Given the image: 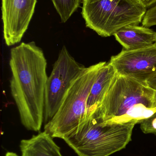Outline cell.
Instances as JSON below:
<instances>
[{
	"label": "cell",
	"mask_w": 156,
	"mask_h": 156,
	"mask_svg": "<svg viewBox=\"0 0 156 156\" xmlns=\"http://www.w3.org/2000/svg\"><path fill=\"white\" fill-rule=\"evenodd\" d=\"M47 66L43 50L35 42H23L11 49V94L22 124L34 132L40 131L44 122Z\"/></svg>",
	"instance_id": "6da1fadb"
},
{
	"label": "cell",
	"mask_w": 156,
	"mask_h": 156,
	"mask_svg": "<svg viewBox=\"0 0 156 156\" xmlns=\"http://www.w3.org/2000/svg\"><path fill=\"white\" fill-rule=\"evenodd\" d=\"M95 112L107 123L140 124L156 112V90L146 82L116 74Z\"/></svg>",
	"instance_id": "7a4b0ae2"
},
{
	"label": "cell",
	"mask_w": 156,
	"mask_h": 156,
	"mask_svg": "<svg viewBox=\"0 0 156 156\" xmlns=\"http://www.w3.org/2000/svg\"><path fill=\"white\" fill-rule=\"evenodd\" d=\"M135 125L107 123L94 112L63 140L79 156H110L126 147Z\"/></svg>",
	"instance_id": "3957f363"
},
{
	"label": "cell",
	"mask_w": 156,
	"mask_h": 156,
	"mask_svg": "<svg viewBox=\"0 0 156 156\" xmlns=\"http://www.w3.org/2000/svg\"><path fill=\"white\" fill-rule=\"evenodd\" d=\"M81 14L86 27L108 37L124 27L139 25L147 9L140 0H82Z\"/></svg>",
	"instance_id": "277c9868"
},
{
	"label": "cell",
	"mask_w": 156,
	"mask_h": 156,
	"mask_svg": "<svg viewBox=\"0 0 156 156\" xmlns=\"http://www.w3.org/2000/svg\"><path fill=\"white\" fill-rule=\"evenodd\" d=\"M106 62L85 67L71 84L61 105L44 130L53 138L63 139L84 122L86 104L92 87Z\"/></svg>",
	"instance_id": "5b68a950"
},
{
	"label": "cell",
	"mask_w": 156,
	"mask_h": 156,
	"mask_svg": "<svg viewBox=\"0 0 156 156\" xmlns=\"http://www.w3.org/2000/svg\"><path fill=\"white\" fill-rule=\"evenodd\" d=\"M85 68L75 60L65 46L62 47L46 84L44 120L45 124L57 112L72 83Z\"/></svg>",
	"instance_id": "8992f818"
},
{
	"label": "cell",
	"mask_w": 156,
	"mask_h": 156,
	"mask_svg": "<svg viewBox=\"0 0 156 156\" xmlns=\"http://www.w3.org/2000/svg\"><path fill=\"white\" fill-rule=\"evenodd\" d=\"M109 62L117 75L146 82L156 74V43L136 50L123 48L112 56Z\"/></svg>",
	"instance_id": "52a82bcc"
},
{
	"label": "cell",
	"mask_w": 156,
	"mask_h": 156,
	"mask_svg": "<svg viewBox=\"0 0 156 156\" xmlns=\"http://www.w3.org/2000/svg\"><path fill=\"white\" fill-rule=\"evenodd\" d=\"M37 0H2V19L5 44L21 42L34 12Z\"/></svg>",
	"instance_id": "ba28073f"
},
{
	"label": "cell",
	"mask_w": 156,
	"mask_h": 156,
	"mask_svg": "<svg viewBox=\"0 0 156 156\" xmlns=\"http://www.w3.org/2000/svg\"><path fill=\"white\" fill-rule=\"evenodd\" d=\"M116 40L127 50L148 47L156 42V32L149 27L138 25H129L114 34Z\"/></svg>",
	"instance_id": "9c48e42d"
},
{
	"label": "cell",
	"mask_w": 156,
	"mask_h": 156,
	"mask_svg": "<svg viewBox=\"0 0 156 156\" xmlns=\"http://www.w3.org/2000/svg\"><path fill=\"white\" fill-rule=\"evenodd\" d=\"M116 75L115 69L109 62L101 68L87 100L85 120L99 108Z\"/></svg>",
	"instance_id": "30bf717a"
},
{
	"label": "cell",
	"mask_w": 156,
	"mask_h": 156,
	"mask_svg": "<svg viewBox=\"0 0 156 156\" xmlns=\"http://www.w3.org/2000/svg\"><path fill=\"white\" fill-rule=\"evenodd\" d=\"M20 148L22 156H62L53 137L45 131L22 140Z\"/></svg>",
	"instance_id": "8fae6325"
},
{
	"label": "cell",
	"mask_w": 156,
	"mask_h": 156,
	"mask_svg": "<svg viewBox=\"0 0 156 156\" xmlns=\"http://www.w3.org/2000/svg\"><path fill=\"white\" fill-rule=\"evenodd\" d=\"M61 22L66 23L80 6L82 0H51Z\"/></svg>",
	"instance_id": "7c38bea8"
},
{
	"label": "cell",
	"mask_w": 156,
	"mask_h": 156,
	"mask_svg": "<svg viewBox=\"0 0 156 156\" xmlns=\"http://www.w3.org/2000/svg\"><path fill=\"white\" fill-rule=\"evenodd\" d=\"M140 125V128L143 133L156 135V112L151 117L143 121Z\"/></svg>",
	"instance_id": "4fadbf2b"
},
{
	"label": "cell",
	"mask_w": 156,
	"mask_h": 156,
	"mask_svg": "<svg viewBox=\"0 0 156 156\" xmlns=\"http://www.w3.org/2000/svg\"><path fill=\"white\" fill-rule=\"evenodd\" d=\"M140 1L147 9L156 5V0H140Z\"/></svg>",
	"instance_id": "5bb4252c"
},
{
	"label": "cell",
	"mask_w": 156,
	"mask_h": 156,
	"mask_svg": "<svg viewBox=\"0 0 156 156\" xmlns=\"http://www.w3.org/2000/svg\"><path fill=\"white\" fill-rule=\"evenodd\" d=\"M146 83L151 88L156 90V74L148 79Z\"/></svg>",
	"instance_id": "9a60e30c"
},
{
	"label": "cell",
	"mask_w": 156,
	"mask_h": 156,
	"mask_svg": "<svg viewBox=\"0 0 156 156\" xmlns=\"http://www.w3.org/2000/svg\"><path fill=\"white\" fill-rule=\"evenodd\" d=\"M5 156H19L16 153L13 152H7L5 154Z\"/></svg>",
	"instance_id": "2e32d148"
},
{
	"label": "cell",
	"mask_w": 156,
	"mask_h": 156,
	"mask_svg": "<svg viewBox=\"0 0 156 156\" xmlns=\"http://www.w3.org/2000/svg\"></svg>",
	"instance_id": "e0dca14e"
}]
</instances>
